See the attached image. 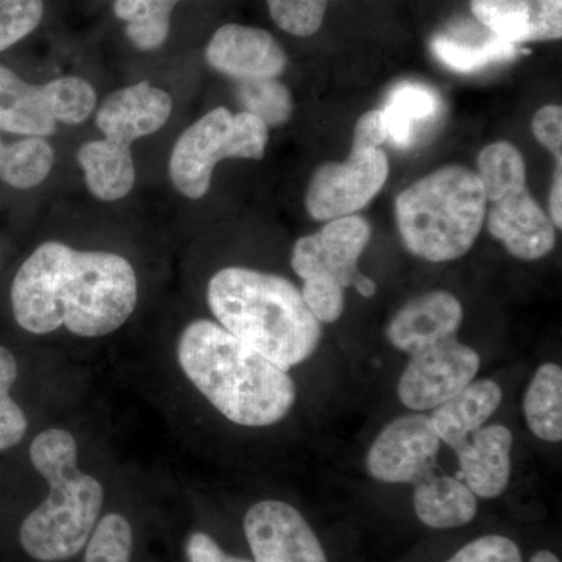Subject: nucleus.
Instances as JSON below:
<instances>
[{
	"label": "nucleus",
	"instance_id": "412c9836",
	"mask_svg": "<svg viewBox=\"0 0 562 562\" xmlns=\"http://www.w3.org/2000/svg\"><path fill=\"white\" fill-rule=\"evenodd\" d=\"M88 190L103 202L121 201L131 194L136 181L132 154H121L103 146L101 139L83 144L77 151Z\"/></svg>",
	"mask_w": 562,
	"mask_h": 562
},
{
	"label": "nucleus",
	"instance_id": "bb28decb",
	"mask_svg": "<svg viewBox=\"0 0 562 562\" xmlns=\"http://www.w3.org/2000/svg\"><path fill=\"white\" fill-rule=\"evenodd\" d=\"M236 95L243 111L258 117L266 127H280L294 111L291 91L279 79L238 81Z\"/></svg>",
	"mask_w": 562,
	"mask_h": 562
},
{
	"label": "nucleus",
	"instance_id": "c85d7f7f",
	"mask_svg": "<svg viewBox=\"0 0 562 562\" xmlns=\"http://www.w3.org/2000/svg\"><path fill=\"white\" fill-rule=\"evenodd\" d=\"M133 531L121 514H106L99 520L87 543L85 562H131Z\"/></svg>",
	"mask_w": 562,
	"mask_h": 562
},
{
	"label": "nucleus",
	"instance_id": "a878e982",
	"mask_svg": "<svg viewBox=\"0 0 562 562\" xmlns=\"http://www.w3.org/2000/svg\"><path fill=\"white\" fill-rule=\"evenodd\" d=\"M475 20L486 31L509 43H530L532 0H472Z\"/></svg>",
	"mask_w": 562,
	"mask_h": 562
},
{
	"label": "nucleus",
	"instance_id": "5701e85b",
	"mask_svg": "<svg viewBox=\"0 0 562 562\" xmlns=\"http://www.w3.org/2000/svg\"><path fill=\"white\" fill-rule=\"evenodd\" d=\"M528 428L547 442L562 441V369L546 362L536 371L524 397Z\"/></svg>",
	"mask_w": 562,
	"mask_h": 562
},
{
	"label": "nucleus",
	"instance_id": "72a5a7b5",
	"mask_svg": "<svg viewBox=\"0 0 562 562\" xmlns=\"http://www.w3.org/2000/svg\"><path fill=\"white\" fill-rule=\"evenodd\" d=\"M447 562H524L517 543L505 536L490 535L458 550Z\"/></svg>",
	"mask_w": 562,
	"mask_h": 562
},
{
	"label": "nucleus",
	"instance_id": "4c0bfd02",
	"mask_svg": "<svg viewBox=\"0 0 562 562\" xmlns=\"http://www.w3.org/2000/svg\"><path fill=\"white\" fill-rule=\"evenodd\" d=\"M562 162H557V169H554L552 190H550L549 199V216L552 220L554 227L560 231L562 227Z\"/></svg>",
	"mask_w": 562,
	"mask_h": 562
},
{
	"label": "nucleus",
	"instance_id": "f8f14e48",
	"mask_svg": "<svg viewBox=\"0 0 562 562\" xmlns=\"http://www.w3.org/2000/svg\"><path fill=\"white\" fill-rule=\"evenodd\" d=\"M255 562H328L316 532L294 506L255 503L244 519Z\"/></svg>",
	"mask_w": 562,
	"mask_h": 562
},
{
	"label": "nucleus",
	"instance_id": "aec40b11",
	"mask_svg": "<svg viewBox=\"0 0 562 562\" xmlns=\"http://www.w3.org/2000/svg\"><path fill=\"white\" fill-rule=\"evenodd\" d=\"M439 110L441 101L430 87L412 81L398 85L380 109L386 140L403 149L412 146L417 132L427 127L438 116Z\"/></svg>",
	"mask_w": 562,
	"mask_h": 562
},
{
	"label": "nucleus",
	"instance_id": "6ab92c4d",
	"mask_svg": "<svg viewBox=\"0 0 562 562\" xmlns=\"http://www.w3.org/2000/svg\"><path fill=\"white\" fill-rule=\"evenodd\" d=\"M0 131L27 138H46L57 131L43 87L27 83L0 65Z\"/></svg>",
	"mask_w": 562,
	"mask_h": 562
},
{
	"label": "nucleus",
	"instance_id": "dca6fc26",
	"mask_svg": "<svg viewBox=\"0 0 562 562\" xmlns=\"http://www.w3.org/2000/svg\"><path fill=\"white\" fill-rule=\"evenodd\" d=\"M513 432L505 425L479 428L453 450L461 479L482 498H497L512 479Z\"/></svg>",
	"mask_w": 562,
	"mask_h": 562
},
{
	"label": "nucleus",
	"instance_id": "c9c22d12",
	"mask_svg": "<svg viewBox=\"0 0 562 562\" xmlns=\"http://www.w3.org/2000/svg\"><path fill=\"white\" fill-rule=\"evenodd\" d=\"M562 0H532L530 43L561 40Z\"/></svg>",
	"mask_w": 562,
	"mask_h": 562
},
{
	"label": "nucleus",
	"instance_id": "2f4dec72",
	"mask_svg": "<svg viewBox=\"0 0 562 562\" xmlns=\"http://www.w3.org/2000/svg\"><path fill=\"white\" fill-rule=\"evenodd\" d=\"M43 16V0H0V52L31 35Z\"/></svg>",
	"mask_w": 562,
	"mask_h": 562
},
{
	"label": "nucleus",
	"instance_id": "2eb2a0df",
	"mask_svg": "<svg viewBox=\"0 0 562 562\" xmlns=\"http://www.w3.org/2000/svg\"><path fill=\"white\" fill-rule=\"evenodd\" d=\"M462 305L460 299L447 291H430L413 299L398 310L386 328L387 341L403 353L417 351L457 338Z\"/></svg>",
	"mask_w": 562,
	"mask_h": 562
},
{
	"label": "nucleus",
	"instance_id": "c756f323",
	"mask_svg": "<svg viewBox=\"0 0 562 562\" xmlns=\"http://www.w3.org/2000/svg\"><path fill=\"white\" fill-rule=\"evenodd\" d=\"M16 379V358L9 349L0 346V452L18 446L27 431V417L10 397L11 386Z\"/></svg>",
	"mask_w": 562,
	"mask_h": 562
},
{
	"label": "nucleus",
	"instance_id": "b1692460",
	"mask_svg": "<svg viewBox=\"0 0 562 562\" xmlns=\"http://www.w3.org/2000/svg\"><path fill=\"white\" fill-rule=\"evenodd\" d=\"M181 0H116L114 14L125 22V35L136 49H160L171 32L173 7Z\"/></svg>",
	"mask_w": 562,
	"mask_h": 562
},
{
	"label": "nucleus",
	"instance_id": "9d476101",
	"mask_svg": "<svg viewBox=\"0 0 562 562\" xmlns=\"http://www.w3.org/2000/svg\"><path fill=\"white\" fill-rule=\"evenodd\" d=\"M482 360L472 347L446 339L412 355L398 380V398L413 412H431L475 380Z\"/></svg>",
	"mask_w": 562,
	"mask_h": 562
},
{
	"label": "nucleus",
	"instance_id": "ea45409f",
	"mask_svg": "<svg viewBox=\"0 0 562 562\" xmlns=\"http://www.w3.org/2000/svg\"><path fill=\"white\" fill-rule=\"evenodd\" d=\"M239 562H250V561L243 560V558H239Z\"/></svg>",
	"mask_w": 562,
	"mask_h": 562
},
{
	"label": "nucleus",
	"instance_id": "7ed1b4c3",
	"mask_svg": "<svg viewBox=\"0 0 562 562\" xmlns=\"http://www.w3.org/2000/svg\"><path fill=\"white\" fill-rule=\"evenodd\" d=\"M211 313L233 336L288 372L313 357L321 322L301 290L276 273L225 268L210 280Z\"/></svg>",
	"mask_w": 562,
	"mask_h": 562
},
{
	"label": "nucleus",
	"instance_id": "cd10ccee",
	"mask_svg": "<svg viewBox=\"0 0 562 562\" xmlns=\"http://www.w3.org/2000/svg\"><path fill=\"white\" fill-rule=\"evenodd\" d=\"M44 101L55 122L79 125L91 116L98 103L94 88L81 77H60L43 85Z\"/></svg>",
	"mask_w": 562,
	"mask_h": 562
},
{
	"label": "nucleus",
	"instance_id": "7c9ffc66",
	"mask_svg": "<svg viewBox=\"0 0 562 562\" xmlns=\"http://www.w3.org/2000/svg\"><path fill=\"white\" fill-rule=\"evenodd\" d=\"M330 0H266L273 22L294 36H312L319 31Z\"/></svg>",
	"mask_w": 562,
	"mask_h": 562
},
{
	"label": "nucleus",
	"instance_id": "f3484780",
	"mask_svg": "<svg viewBox=\"0 0 562 562\" xmlns=\"http://www.w3.org/2000/svg\"><path fill=\"white\" fill-rule=\"evenodd\" d=\"M502 401L501 384L494 380L472 382L450 401L432 409V428L441 442L454 450L494 416Z\"/></svg>",
	"mask_w": 562,
	"mask_h": 562
},
{
	"label": "nucleus",
	"instance_id": "20e7f679",
	"mask_svg": "<svg viewBox=\"0 0 562 562\" xmlns=\"http://www.w3.org/2000/svg\"><path fill=\"white\" fill-rule=\"evenodd\" d=\"M33 468L49 484V497L21 525L20 541L33 560L58 562L76 557L90 541L103 505L102 484L77 465L70 432L52 428L31 447Z\"/></svg>",
	"mask_w": 562,
	"mask_h": 562
},
{
	"label": "nucleus",
	"instance_id": "f257e3e1",
	"mask_svg": "<svg viewBox=\"0 0 562 562\" xmlns=\"http://www.w3.org/2000/svg\"><path fill=\"white\" fill-rule=\"evenodd\" d=\"M136 303L138 279L131 261L57 241L41 244L11 284L14 319L33 335L61 327L83 338L110 335L131 319Z\"/></svg>",
	"mask_w": 562,
	"mask_h": 562
},
{
	"label": "nucleus",
	"instance_id": "a211bd4d",
	"mask_svg": "<svg viewBox=\"0 0 562 562\" xmlns=\"http://www.w3.org/2000/svg\"><path fill=\"white\" fill-rule=\"evenodd\" d=\"M414 512L427 527L449 530L471 524L479 512V501L461 479L431 473L416 484Z\"/></svg>",
	"mask_w": 562,
	"mask_h": 562
},
{
	"label": "nucleus",
	"instance_id": "4468645a",
	"mask_svg": "<svg viewBox=\"0 0 562 562\" xmlns=\"http://www.w3.org/2000/svg\"><path fill=\"white\" fill-rule=\"evenodd\" d=\"M205 58L211 68L238 81L279 79L288 65L283 47L271 33L241 24L217 29Z\"/></svg>",
	"mask_w": 562,
	"mask_h": 562
},
{
	"label": "nucleus",
	"instance_id": "0eeeda50",
	"mask_svg": "<svg viewBox=\"0 0 562 562\" xmlns=\"http://www.w3.org/2000/svg\"><path fill=\"white\" fill-rule=\"evenodd\" d=\"M269 128L246 111L233 114L220 106L190 125L177 139L169 160L173 188L199 201L210 191L214 168L228 158L261 160Z\"/></svg>",
	"mask_w": 562,
	"mask_h": 562
},
{
	"label": "nucleus",
	"instance_id": "423d86ee",
	"mask_svg": "<svg viewBox=\"0 0 562 562\" xmlns=\"http://www.w3.org/2000/svg\"><path fill=\"white\" fill-rule=\"evenodd\" d=\"M476 165L491 235L519 260L547 257L557 244V227L528 190L520 150L508 140H498L480 151Z\"/></svg>",
	"mask_w": 562,
	"mask_h": 562
},
{
	"label": "nucleus",
	"instance_id": "4be33fe9",
	"mask_svg": "<svg viewBox=\"0 0 562 562\" xmlns=\"http://www.w3.org/2000/svg\"><path fill=\"white\" fill-rule=\"evenodd\" d=\"M431 52L447 68L454 72L471 74L494 63L513 60L519 46L486 31L483 36H464L462 33H442L431 41Z\"/></svg>",
	"mask_w": 562,
	"mask_h": 562
},
{
	"label": "nucleus",
	"instance_id": "393cba45",
	"mask_svg": "<svg viewBox=\"0 0 562 562\" xmlns=\"http://www.w3.org/2000/svg\"><path fill=\"white\" fill-rule=\"evenodd\" d=\"M55 150L44 138L5 144L0 138V180L16 190H32L49 176Z\"/></svg>",
	"mask_w": 562,
	"mask_h": 562
},
{
	"label": "nucleus",
	"instance_id": "58836bf2",
	"mask_svg": "<svg viewBox=\"0 0 562 562\" xmlns=\"http://www.w3.org/2000/svg\"><path fill=\"white\" fill-rule=\"evenodd\" d=\"M530 562H561L557 554L549 552V550H541L531 558Z\"/></svg>",
	"mask_w": 562,
	"mask_h": 562
},
{
	"label": "nucleus",
	"instance_id": "9b49d317",
	"mask_svg": "<svg viewBox=\"0 0 562 562\" xmlns=\"http://www.w3.org/2000/svg\"><path fill=\"white\" fill-rule=\"evenodd\" d=\"M441 439L430 416L414 413L392 420L369 449L366 468L376 482L417 484L431 475Z\"/></svg>",
	"mask_w": 562,
	"mask_h": 562
},
{
	"label": "nucleus",
	"instance_id": "f03ea898",
	"mask_svg": "<svg viewBox=\"0 0 562 562\" xmlns=\"http://www.w3.org/2000/svg\"><path fill=\"white\" fill-rule=\"evenodd\" d=\"M177 357L188 380L233 424L269 427L284 419L297 398L288 372L216 322H191Z\"/></svg>",
	"mask_w": 562,
	"mask_h": 562
},
{
	"label": "nucleus",
	"instance_id": "e433bc0d",
	"mask_svg": "<svg viewBox=\"0 0 562 562\" xmlns=\"http://www.w3.org/2000/svg\"><path fill=\"white\" fill-rule=\"evenodd\" d=\"M386 143V133L380 120V110L368 111L355 124L353 144L362 147H380Z\"/></svg>",
	"mask_w": 562,
	"mask_h": 562
},
{
	"label": "nucleus",
	"instance_id": "1a4fd4ad",
	"mask_svg": "<svg viewBox=\"0 0 562 562\" xmlns=\"http://www.w3.org/2000/svg\"><path fill=\"white\" fill-rule=\"evenodd\" d=\"M368 220L353 216L328 221L319 232L303 236L292 249L291 265L302 280L331 279L346 288H355L362 297L375 295V281L358 269L362 251L371 243Z\"/></svg>",
	"mask_w": 562,
	"mask_h": 562
},
{
	"label": "nucleus",
	"instance_id": "6e6552de",
	"mask_svg": "<svg viewBox=\"0 0 562 562\" xmlns=\"http://www.w3.org/2000/svg\"><path fill=\"white\" fill-rule=\"evenodd\" d=\"M390 160L380 147L351 144L349 158L325 162L310 181L305 206L314 221L353 216L383 190Z\"/></svg>",
	"mask_w": 562,
	"mask_h": 562
},
{
	"label": "nucleus",
	"instance_id": "473e14b6",
	"mask_svg": "<svg viewBox=\"0 0 562 562\" xmlns=\"http://www.w3.org/2000/svg\"><path fill=\"white\" fill-rule=\"evenodd\" d=\"M302 297L310 312L321 324H333L344 313V288L338 281L331 279L303 280Z\"/></svg>",
	"mask_w": 562,
	"mask_h": 562
},
{
	"label": "nucleus",
	"instance_id": "f704fd0d",
	"mask_svg": "<svg viewBox=\"0 0 562 562\" xmlns=\"http://www.w3.org/2000/svg\"><path fill=\"white\" fill-rule=\"evenodd\" d=\"M535 138L554 155L557 162H562V109L560 105H546L536 111L531 122Z\"/></svg>",
	"mask_w": 562,
	"mask_h": 562
},
{
	"label": "nucleus",
	"instance_id": "ddd939ff",
	"mask_svg": "<svg viewBox=\"0 0 562 562\" xmlns=\"http://www.w3.org/2000/svg\"><path fill=\"white\" fill-rule=\"evenodd\" d=\"M172 113V98L149 81L114 91L103 101L95 125L105 138L103 146L132 154L135 140L160 131Z\"/></svg>",
	"mask_w": 562,
	"mask_h": 562
},
{
	"label": "nucleus",
	"instance_id": "39448f33",
	"mask_svg": "<svg viewBox=\"0 0 562 562\" xmlns=\"http://www.w3.org/2000/svg\"><path fill=\"white\" fill-rule=\"evenodd\" d=\"M484 220L482 180L464 166H446L422 177L395 201V221L406 250L431 262L464 257Z\"/></svg>",
	"mask_w": 562,
	"mask_h": 562
}]
</instances>
